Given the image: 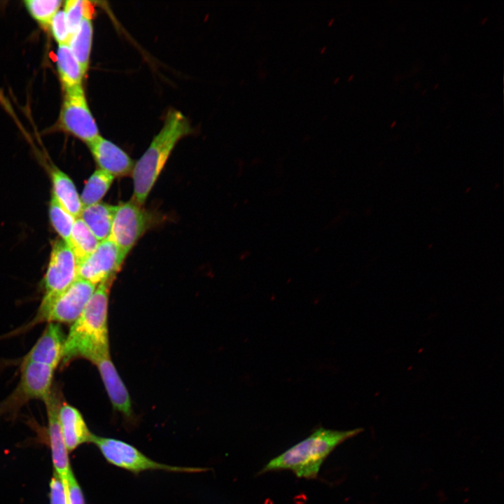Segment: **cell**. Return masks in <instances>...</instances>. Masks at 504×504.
I'll return each instance as SVG.
<instances>
[{"label": "cell", "instance_id": "17", "mask_svg": "<svg viewBox=\"0 0 504 504\" xmlns=\"http://www.w3.org/2000/svg\"><path fill=\"white\" fill-rule=\"evenodd\" d=\"M51 178L52 194L59 203L75 218H80L83 205L71 179L57 168L52 169Z\"/></svg>", "mask_w": 504, "mask_h": 504}, {"label": "cell", "instance_id": "9", "mask_svg": "<svg viewBox=\"0 0 504 504\" xmlns=\"http://www.w3.org/2000/svg\"><path fill=\"white\" fill-rule=\"evenodd\" d=\"M150 216L134 201L117 206L108 239L125 258L150 223Z\"/></svg>", "mask_w": 504, "mask_h": 504}, {"label": "cell", "instance_id": "6", "mask_svg": "<svg viewBox=\"0 0 504 504\" xmlns=\"http://www.w3.org/2000/svg\"><path fill=\"white\" fill-rule=\"evenodd\" d=\"M96 286L78 278L64 292L47 305L39 306L30 325L49 323H74L80 315Z\"/></svg>", "mask_w": 504, "mask_h": 504}, {"label": "cell", "instance_id": "1", "mask_svg": "<svg viewBox=\"0 0 504 504\" xmlns=\"http://www.w3.org/2000/svg\"><path fill=\"white\" fill-rule=\"evenodd\" d=\"M111 284L99 285L65 339L62 364L82 357L93 363L109 354L108 304Z\"/></svg>", "mask_w": 504, "mask_h": 504}, {"label": "cell", "instance_id": "21", "mask_svg": "<svg viewBox=\"0 0 504 504\" xmlns=\"http://www.w3.org/2000/svg\"><path fill=\"white\" fill-rule=\"evenodd\" d=\"M114 176L102 170H96L88 180L80 197L83 208L98 202L111 187Z\"/></svg>", "mask_w": 504, "mask_h": 504}, {"label": "cell", "instance_id": "16", "mask_svg": "<svg viewBox=\"0 0 504 504\" xmlns=\"http://www.w3.org/2000/svg\"><path fill=\"white\" fill-rule=\"evenodd\" d=\"M116 207L98 202L83 208L80 218L99 241L108 238Z\"/></svg>", "mask_w": 504, "mask_h": 504}, {"label": "cell", "instance_id": "26", "mask_svg": "<svg viewBox=\"0 0 504 504\" xmlns=\"http://www.w3.org/2000/svg\"><path fill=\"white\" fill-rule=\"evenodd\" d=\"M50 504H68L66 489L55 472L50 482Z\"/></svg>", "mask_w": 504, "mask_h": 504}, {"label": "cell", "instance_id": "22", "mask_svg": "<svg viewBox=\"0 0 504 504\" xmlns=\"http://www.w3.org/2000/svg\"><path fill=\"white\" fill-rule=\"evenodd\" d=\"M63 10L65 14L70 36L78 30L84 18L92 19L94 12V6L91 2L80 0H68L65 1Z\"/></svg>", "mask_w": 504, "mask_h": 504}, {"label": "cell", "instance_id": "24", "mask_svg": "<svg viewBox=\"0 0 504 504\" xmlns=\"http://www.w3.org/2000/svg\"><path fill=\"white\" fill-rule=\"evenodd\" d=\"M24 6L31 16L40 24L46 27L54 15L59 10L62 1L59 0H26Z\"/></svg>", "mask_w": 504, "mask_h": 504}, {"label": "cell", "instance_id": "5", "mask_svg": "<svg viewBox=\"0 0 504 504\" xmlns=\"http://www.w3.org/2000/svg\"><path fill=\"white\" fill-rule=\"evenodd\" d=\"M54 370L40 363H22L21 376L17 386L0 403V416L15 414L31 400L44 401L52 391Z\"/></svg>", "mask_w": 504, "mask_h": 504}, {"label": "cell", "instance_id": "23", "mask_svg": "<svg viewBox=\"0 0 504 504\" xmlns=\"http://www.w3.org/2000/svg\"><path fill=\"white\" fill-rule=\"evenodd\" d=\"M50 218L55 230L62 240L69 244L76 219L62 206L52 193L50 204Z\"/></svg>", "mask_w": 504, "mask_h": 504}, {"label": "cell", "instance_id": "8", "mask_svg": "<svg viewBox=\"0 0 504 504\" xmlns=\"http://www.w3.org/2000/svg\"><path fill=\"white\" fill-rule=\"evenodd\" d=\"M59 125L62 130L87 144L99 136L97 125L89 108L83 87L65 90Z\"/></svg>", "mask_w": 504, "mask_h": 504}, {"label": "cell", "instance_id": "20", "mask_svg": "<svg viewBox=\"0 0 504 504\" xmlns=\"http://www.w3.org/2000/svg\"><path fill=\"white\" fill-rule=\"evenodd\" d=\"M92 34V19L84 18L78 30L71 36L68 43L84 75L86 74L89 66Z\"/></svg>", "mask_w": 504, "mask_h": 504}, {"label": "cell", "instance_id": "27", "mask_svg": "<svg viewBox=\"0 0 504 504\" xmlns=\"http://www.w3.org/2000/svg\"><path fill=\"white\" fill-rule=\"evenodd\" d=\"M68 504H85L82 489L74 473L68 478L66 486Z\"/></svg>", "mask_w": 504, "mask_h": 504}, {"label": "cell", "instance_id": "14", "mask_svg": "<svg viewBox=\"0 0 504 504\" xmlns=\"http://www.w3.org/2000/svg\"><path fill=\"white\" fill-rule=\"evenodd\" d=\"M102 381L113 407L127 416L132 415V403L128 391L111 361L110 354L96 359Z\"/></svg>", "mask_w": 504, "mask_h": 504}, {"label": "cell", "instance_id": "28", "mask_svg": "<svg viewBox=\"0 0 504 504\" xmlns=\"http://www.w3.org/2000/svg\"><path fill=\"white\" fill-rule=\"evenodd\" d=\"M395 123H396V122H393V124L391 125V127L395 125Z\"/></svg>", "mask_w": 504, "mask_h": 504}, {"label": "cell", "instance_id": "19", "mask_svg": "<svg viewBox=\"0 0 504 504\" xmlns=\"http://www.w3.org/2000/svg\"><path fill=\"white\" fill-rule=\"evenodd\" d=\"M99 242L80 218L75 220L68 245L77 266L94 251Z\"/></svg>", "mask_w": 504, "mask_h": 504}, {"label": "cell", "instance_id": "18", "mask_svg": "<svg viewBox=\"0 0 504 504\" xmlns=\"http://www.w3.org/2000/svg\"><path fill=\"white\" fill-rule=\"evenodd\" d=\"M56 64L64 90L82 87L85 75L68 44L58 46Z\"/></svg>", "mask_w": 504, "mask_h": 504}, {"label": "cell", "instance_id": "10", "mask_svg": "<svg viewBox=\"0 0 504 504\" xmlns=\"http://www.w3.org/2000/svg\"><path fill=\"white\" fill-rule=\"evenodd\" d=\"M125 258L113 242L108 239L103 240L94 251L77 266L78 278L94 286L111 284Z\"/></svg>", "mask_w": 504, "mask_h": 504}, {"label": "cell", "instance_id": "25", "mask_svg": "<svg viewBox=\"0 0 504 504\" xmlns=\"http://www.w3.org/2000/svg\"><path fill=\"white\" fill-rule=\"evenodd\" d=\"M48 27L58 45L68 44L70 34L64 10H59L52 18Z\"/></svg>", "mask_w": 504, "mask_h": 504}, {"label": "cell", "instance_id": "11", "mask_svg": "<svg viewBox=\"0 0 504 504\" xmlns=\"http://www.w3.org/2000/svg\"><path fill=\"white\" fill-rule=\"evenodd\" d=\"M43 402L47 411L48 433L54 472L59 477L64 485H66L73 470L60 425L59 413L62 403L56 393L52 391Z\"/></svg>", "mask_w": 504, "mask_h": 504}, {"label": "cell", "instance_id": "13", "mask_svg": "<svg viewBox=\"0 0 504 504\" xmlns=\"http://www.w3.org/2000/svg\"><path fill=\"white\" fill-rule=\"evenodd\" d=\"M65 337L59 323H49L22 363H36L55 369L62 359Z\"/></svg>", "mask_w": 504, "mask_h": 504}, {"label": "cell", "instance_id": "4", "mask_svg": "<svg viewBox=\"0 0 504 504\" xmlns=\"http://www.w3.org/2000/svg\"><path fill=\"white\" fill-rule=\"evenodd\" d=\"M91 442L97 446L108 463L135 474L150 470L175 472H200L206 470V468L173 466L155 461L134 446L114 438L93 434Z\"/></svg>", "mask_w": 504, "mask_h": 504}, {"label": "cell", "instance_id": "15", "mask_svg": "<svg viewBox=\"0 0 504 504\" xmlns=\"http://www.w3.org/2000/svg\"><path fill=\"white\" fill-rule=\"evenodd\" d=\"M59 421L68 452L86 442H91L93 433L88 429L80 412L74 407L63 403L59 408Z\"/></svg>", "mask_w": 504, "mask_h": 504}, {"label": "cell", "instance_id": "12", "mask_svg": "<svg viewBox=\"0 0 504 504\" xmlns=\"http://www.w3.org/2000/svg\"><path fill=\"white\" fill-rule=\"evenodd\" d=\"M97 165L114 177L132 173L134 162L119 146L102 136L88 144Z\"/></svg>", "mask_w": 504, "mask_h": 504}, {"label": "cell", "instance_id": "3", "mask_svg": "<svg viewBox=\"0 0 504 504\" xmlns=\"http://www.w3.org/2000/svg\"><path fill=\"white\" fill-rule=\"evenodd\" d=\"M362 431V428L348 430L319 428L303 440L272 459L260 472L289 470L298 477L316 478L323 462L333 449Z\"/></svg>", "mask_w": 504, "mask_h": 504}, {"label": "cell", "instance_id": "2", "mask_svg": "<svg viewBox=\"0 0 504 504\" xmlns=\"http://www.w3.org/2000/svg\"><path fill=\"white\" fill-rule=\"evenodd\" d=\"M190 132L189 121L181 112L167 113L161 130L134 164L133 201L140 206L145 202L175 145Z\"/></svg>", "mask_w": 504, "mask_h": 504}, {"label": "cell", "instance_id": "7", "mask_svg": "<svg viewBox=\"0 0 504 504\" xmlns=\"http://www.w3.org/2000/svg\"><path fill=\"white\" fill-rule=\"evenodd\" d=\"M77 279V263L72 250L64 241H55L43 279L45 294L40 305L50 303Z\"/></svg>", "mask_w": 504, "mask_h": 504}]
</instances>
